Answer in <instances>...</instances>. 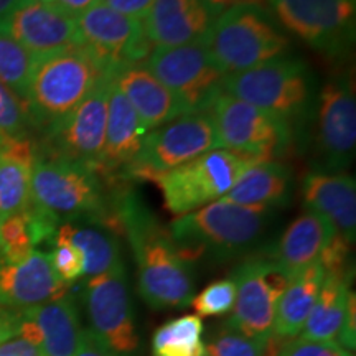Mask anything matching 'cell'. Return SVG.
<instances>
[{
  "mask_svg": "<svg viewBox=\"0 0 356 356\" xmlns=\"http://www.w3.org/2000/svg\"><path fill=\"white\" fill-rule=\"evenodd\" d=\"M111 84L113 78H102L76 108L48 126V157L68 160L97 173L104 149Z\"/></svg>",
  "mask_w": 356,
  "mask_h": 356,
  "instance_id": "cell-12",
  "label": "cell"
},
{
  "mask_svg": "<svg viewBox=\"0 0 356 356\" xmlns=\"http://www.w3.org/2000/svg\"><path fill=\"white\" fill-rule=\"evenodd\" d=\"M115 88L127 97L144 131H154L184 115L180 101L144 65H129L114 74Z\"/></svg>",
  "mask_w": 356,
  "mask_h": 356,
  "instance_id": "cell-23",
  "label": "cell"
},
{
  "mask_svg": "<svg viewBox=\"0 0 356 356\" xmlns=\"http://www.w3.org/2000/svg\"><path fill=\"white\" fill-rule=\"evenodd\" d=\"M208 2L211 3H216V6H221V7H231V6H236V3H243V2H249V0H208Z\"/></svg>",
  "mask_w": 356,
  "mask_h": 356,
  "instance_id": "cell-44",
  "label": "cell"
},
{
  "mask_svg": "<svg viewBox=\"0 0 356 356\" xmlns=\"http://www.w3.org/2000/svg\"><path fill=\"white\" fill-rule=\"evenodd\" d=\"M66 284L53 270L50 252L33 249L19 261L0 259V305L33 307L65 296Z\"/></svg>",
  "mask_w": 356,
  "mask_h": 356,
  "instance_id": "cell-21",
  "label": "cell"
},
{
  "mask_svg": "<svg viewBox=\"0 0 356 356\" xmlns=\"http://www.w3.org/2000/svg\"><path fill=\"white\" fill-rule=\"evenodd\" d=\"M267 208L241 207L218 200L178 216L170 225V238L188 262L203 252L233 257L252 246L266 226Z\"/></svg>",
  "mask_w": 356,
  "mask_h": 356,
  "instance_id": "cell-2",
  "label": "cell"
},
{
  "mask_svg": "<svg viewBox=\"0 0 356 356\" xmlns=\"http://www.w3.org/2000/svg\"><path fill=\"white\" fill-rule=\"evenodd\" d=\"M259 157L215 149L170 172L150 177L162 191L163 203L172 215L181 216L218 202L233 188L248 167Z\"/></svg>",
  "mask_w": 356,
  "mask_h": 356,
  "instance_id": "cell-6",
  "label": "cell"
},
{
  "mask_svg": "<svg viewBox=\"0 0 356 356\" xmlns=\"http://www.w3.org/2000/svg\"><path fill=\"white\" fill-rule=\"evenodd\" d=\"M3 32L20 43L37 61L83 47L76 19L58 3L24 0L7 20Z\"/></svg>",
  "mask_w": 356,
  "mask_h": 356,
  "instance_id": "cell-16",
  "label": "cell"
},
{
  "mask_svg": "<svg viewBox=\"0 0 356 356\" xmlns=\"http://www.w3.org/2000/svg\"><path fill=\"white\" fill-rule=\"evenodd\" d=\"M142 65L180 101L184 115L208 113L228 76L204 44L154 48Z\"/></svg>",
  "mask_w": 356,
  "mask_h": 356,
  "instance_id": "cell-8",
  "label": "cell"
},
{
  "mask_svg": "<svg viewBox=\"0 0 356 356\" xmlns=\"http://www.w3.org/2000/svg\"><path fill=\"white\" fill-rule=\"evenodd\" d=\"M22 2H24V0H0V30H3L7 20L10 19V15L17 10V7H19Z\"/></svg>",
  "mask_w": 356,
  "mask_h": 356,
  "instance_id": "cell-43",
  "label": "cell"
},
{
  "mask_svg": "<svg viewBox=\"0 0 356 356\" xmlns=\"http://www.w3.org/2000/svg\"><path fill=\"white\" fill-rule=\"evenodd\" d=\"M215 149H220V142L210 111L185 114L147 134L139 155L127 170L134 177L150 180Z\"/></svg>",
  "mask_w": 356,
  "mask_h": 356,
  "instance_id": "cell-9",
  "label": "cell"
},
{
  "mask_svg": "<svg viewBox=\"0 0 356 356\" xmlns=\"http://www.w3.org/2000/svg\"><path fill=\"white\" fill-rule=\"evenodd\" d=\"M204 47L226 74H233L282 56L289 38L269 10L243 2L221 12Z\"/></svg>",
  "mask_w": 356,
  "mask_h": 356,
  "instance_id": "cell-3",
  "label": "cell"
},
{
  "mask_svg": "<svg viewBox=\"0 0 356 356\" xmlns=\"http://www.w3.org/2000/svg\"><path fill=\"white\" fill-rule=\"evenodd\" d=\"M13 337H19V312L0 307V345Z\"/></svg>",
  "mask_w": 356,
  "mask_h": 356,
  "instance_id": "cell-41",
  "label": "cell"
},
{
  "mask_svg": "<svg viewBox=\"0 0 356 356\" xmlns=\"http://www.w3.org/2000/svg\"><path fill=\"white\" fill-rule=\"evenodd\" d=\"M30 204L38 211L60 218L88 216L101 225L113 222L108 215L97 173L68 160L37 155L30 178Z\"/></svg>",
  "mask_w": 356,
  "mask_h": 356,
  "instance_id": "cell-5",
  "label": "cell"
},
{
  "mask_svg": "<svg viewBox=\"0 0 356 356\" xmlns=\"http://www.w3.org/2000/svg\"><path fill=\"white\" fill-rule=\"evenodd\" d=\"M291 184L292 177L286 165L275 160H261L248 167L221 200L241 207L269 208L286 202Z\"/></svg>",
  "mask_w": 356,
  "mask_h": 356,
  "instance_id": "cell-28",
  "label": "cell"
},
{
  "mask_svg": "<svg viewBox=\"0 0 356 356\" xmlns=\"http://www.w3.org/2000/svg\"><path fill=\"white\" fill-rule=\"evenodd\" d=\"M302 340L332 341L355 350V296L350 291L348 270L325 273V280L309 318L299 333Z\"/></svg>",
  "mask_w": 356,
  "mask_h": 356,
  "instance_id": "cell-19",
  "label": "cell"
},
{
  "mask_svg": "<svg viewBox=\"0 0 356 356\" xmlns=\"http://www.w3.org/2000/svg\"><path fill=\"white\" fill-rule=\"evenodd\" d=\"M50 261L53 270L65 284L74 282L84 275L83 254L66 239L55 238V248L50 252Z\"/></svg>",
  "mask_w": 356,
  "mask_h": 356,
  "instance_id": "cell-36",
  "label": "cell"
},
{
  "mask_svg": "<svg viewBox=\"0 0 356 356\" xmlns=\"http://www.w3.org/2000/svg\"><path fill=\"white\" fill-rule=\"evenodd\" d=\"M58 221L30 204L25 211L0 221V259L19 261L38 243L55 236Z\"/></svg>",
  "mask_w": 356,
  "mask_h": 356,
  "instance_id": "cell-29",
  "label": "cell"
},
{
  "mask_svg": "<svg viewBox=\"0 0 356 356\" xmlns=\"http://www.w3.org/2000/svg\"><path fill=\"white\" fill-rule=\"evenodd\" d=\"M236 300V284L233 277L221 279L204 287L191 300V307L197 312V317H221L231 314Z\"/></svg>",
  "mask_w": 356,
  "mask_h": 356,
  "instance_id": "cell-35",
  "label": "cell"
},
{
  "mask_svg": "<svg viewBox=\"0 0 356 356\" xmlns=\"http://www.w3.org/2000/svg\"><path fill=\"white\" fill-rule=\"evenodd\" d=\"M236 300L225 325L257 340H273L277 302L287 287V274L273 257H252L233 273Z\"/></svg>",
  "mask_w": 356,
  "mask_h": 356,
  "instance_id": "cell-10",
  "label": "cell"
},
{
  "mask_svg": "<svg viewBox=\"0 0 356 356\" xmlns=\"http://www.w3.org/2000/svg\"><path fill=\"white\" fill-rule=\"evenodd\" d=\"M7 140H8V137H6L2 132H0V149H2V147L6 145Z\"/></svg>",
  "mask_w": 356,
  "mask_h": 356,
  "instance_id": "cell-45",
  "label": "cell"
},
{
  "mask_svg": "<svg viewBox=\"0 0 356 356\" xmlns=\"http://www.w3.org/2000/svg\"><path fill=\"white\" fill-rule=\"evenodd\" d=\"M96 2L97 0H56L58 6L63 8L65 12H68L71 17H74V19Z\"/></svg>",
  "mask_w": 356,
  "mask_h": 356,
  "instance_id": "cell-42",
  "label": "cell"
},
{
  "mask_svg": "<svg viewBox=\"0 0 356 356\" xmlns=\"http://www.w3.org/2000/svg\"><path fill=\"white\" fill-rule=\"evenodd\" d=\"M203 322L197 315L163 323L152 340L154 356H203Z\"/></svg>",
  "mask_w": 356,
  "mask_h": 356,
  "instance_id": "cell-31",
  "label": "cell"
},
{
  "mask_svg": "<svg viewBox=\"0 0 356 356\" xmlns=\"http://www.w3.org/2000/svg\"><path fill=\"white\" fill-rule=\"evenodd\" d=\"M35 157L37 154L29 139H8L0 149V221L30 207Z\"/></svg>",
  "mask_w": 356,
  "mask_h": 356,
  "instance_id": "cell-27",
  "label": "cell"
},
{
  "mask_svg": "<svg viewBox=\"0 0 356 356\" xmlns=\"http://www.w3.org/2000/svg\"><path fill=\"white\" fill-rule=\"evenodd\" d=\"M144 129L127 97L113 81L109 91L106 139L97 172L111 173L118 168H129L139 155L144 140Z\"/></svg>",
  "mask_w": 356,
  "mask_h": 356,
  "instance_id": "cell-25",
  "label": "cell"
},
{
  "mask_svg": "<svg viewBox=\"0 0 356 356\" xmlns=\"http://www.w3.org/2000/svg\"><path fill=\"white\" fill-rule=\"evenodd\" d=\"M37 2H47V3H56V0H37Z\"/></svg>",
  "mask_w": 356,
  "mask_h": 356,
  "instance_id": "cell-46",
  "label": "cell"
},
{
  "mask_svg": "<svg viewBox=\"0 0 356 356\" xmlns=\"http://www.w3.org/2000/svg\"><path fill=\"white\" fill-rule=\"evenodd\" d=\"M106 76L83 47L38 60L25 101L32 122L50 126L65 118Z\"/></svg>",
  "mask_w": 356,
  "mask_h": 356,
  "instance_id": "cell-4",
  "label": "cell"
},
{
  "mask_svg": "<svg viewBox=\"0 0 356 356\" xmlns=\"http://www.w3.org/2000/svg\"><path fill=\"white\" fill-rule=\"evenodd\" d=\"M323 280L325 269L320 262H315L289 280L275 309L273 338L291 340L299 337L317 302Z\"/></svg>",
  "mask_w": 356,
  "mask_h": 356,
  "instance_id": "cell-26",
  "label": "cell"
},
{
  "mask_svg": "<svg viewBox=\"0 0 356 356\" xmlns=\"http://www.w3.org/2000/svg\"><path fill=\"white\" fill-rule=\"evenodd\" d=\"M35 65L37 60L10 35L0 30V83L24 101H26Z\"/></svg>",
  "mask_w": 356,
  "mask_h": 356,
  "instance_id": "cell-32",
  "label": "cell"
},
{
  "mask_svg": "<svg viewBox=\"0 0 356 356\" xmlns=\"http://www.w3.org/2000/svg\"><path fill=\"white\" fill-rule=\"evenodd\" d=\"M307 210L323 216L348 244L356 238V185L345 173L312 172L302 185Z\"/></svg>",
  "mask_w": 356,
  "mask_h": 356,
  "instance_id": "cell-22",
  "label": "cell"
},
{
  "mask_svg": "<svg viewBox=\"0 0 356 356\" xmlns=\"http://www.w3.org/2000/svg\"><path fill=\"white\" fill-rule=\"evenodd\" d=\"M275 356H353V353L332 341L302 340L296 337L287 340Z\"/></svg>",
  "mask_w": 356,
  "mask_h": 356,
  "instance_id": "cell-37",
  "label": "cell"
},
{
  "mask_svg": "<svg viewBox=\"0 0 356 356\" xmlns=\"http://www.w3.org/2000/svg\"><path fill=\"white\" fill-rule=\"evenodd\" d=\"M74 356H115L91 330H83Z\"/></svg>",
  "mask_w": 356,
  "mask_h": 356,
  "instance_id": "cell-40",
  "label": "cell"
},
{
  "mask_svg": "<svg viewBox=\"0 0 356 356\" xmlns=\"http://www.w3.org/2000/svg\"><path fill=\"white\" fill-rule=\"evenodd\" d=\"M337 231L315 211L307 210L284 231L274 249L273 259L289 279L320 261Z\"/></svg>",
  "mask_w": 356,
  "mask_h": 356,
  "instance_id": "cell-24",
  "label": "cell"
},
{
  "mask_svg": "<svg viewBox=\"0 0 356 356\" xmlns=\"http://www.w3.org/2000/svg\"><path fill=\"white\" fill-rule=\"evenodd\" d=\"M210 114L220 149L269 160L291 140L287 122L226 92L213 102Z\"/></svg>",
  "mask_w": 356,
  "mask_h": 356,
  "instance_id": "cell-13",
  "label": "cell"
},
{
  "mask_svg": "<svg viewBox=\"0 0 356 356\" xmlns=\"http://www.w3.org/2000/svg\"><path fill=\"white\" fill-rule=\"evenodd\" d=\"M88 317L95 337L115 356H131L139 346L129 296L126 267L89 277L84 292Z\"/></svg>",
  "mask_w": 356,
  "mask_h": 356,
  "instance_id": "cell-15",
  "label": "cell"
},
{
  "mask_svg": "<svg viewBox=\"0 0 356 356\" xmlns=\"http://www.w3.org/2000/svg\"><path fill=\"white\" fill-rule=\"evenodd\" d=\"M81 333L76 305L66 293L19 312V337L38 345L48 356H74Z\"/></svg>",
  "mask_w": 356,
  "mask_h": 356,
  "instance_id": "cell-20",
  "label": "cell"
},
{
  "mask_svg": "<svg viewBox=\"0 0 356 356\" xmlns=\"http://www.w3.org/2000/svg\"><path fill=\"white\" fill-rule=\"evenodd\" d=\"M76 26L84 50L113 78L126 66L139 65L152 51L140 20L122 15L99 2L79 13Z\"/></svg>",
  "mask_w": 356,
  "mask_h": 356,
  "instance_id": "cell-11",
  "label": "cell"
},
{
  "mask_svg": "<svg viewBox=\"0 0 356 356\" xmlns=\"http://www.w3.org/2000/svg\"><path fill=\"white\" fill-rule=\"evenodd\" d=\"M273 340L246 337L225 325L204 345L203 356H267Z\"/></svg>",
  "mask_w": 356,
  "mask_h": 356,
  "instance_id": "cell-33",
  "label": "cell"
},
{
  "mask_svg": "<svg viewBox=\"0 0 356 356\" xmlns=\"http://www.w3.org/2000/svg\"><path fill=\"white\" fill-rule=\"evenodd\" d=\"M318 144L330 170H343L353 160L356 99L348 79H332L320 92Z\"/></svg>",
  "mask_w": 356,
  "mask_h": 356,
  "instance_id": "cell-18",
  "label": "cell"
},
{
  "mask_svg": "<svg viewBox=\"0 0 356 356\" xmlns=\"http://www.w3.org/2000/svg\"><path fill=\"white\" fill-rule=\"evenodd\" d=\"M32 124L26 102L0 83V132L8 139H26Z\"/></svg>",
  "mask_w": 356,
  "mask_h": 356,
  "instance_id": "cell-34",
  "label": "cell"
},
{
  "mask_svg": "<svg viewBox=\"0 0 356 356\" xmlns=\"http://www.w3.org/2000/svg\"><path fill=\"white\" fill-rule=\"evenodd\" d=\"M222 10L208 0H155L140 20L142 30L155 48L204 44Z\"/></svg>",
  "mask_w": 356,
  "mask_h": 356,
  "instance_id": "cell-17",
  "label": "cell"
},
{
  "mask_svg": "<svg viewBox=\"0 0 356 356\" xmlns=\"http://www.w3.org/2000/svg\"><path fill=\"white\" fill-rule=\"evenodd\" d=\"M97 2L131 19L142 20L155 0H97Z\"/></svg>",
  "mask_w": 356,
  "mask_h": 356,
  "instance_id": "cell-38",
  "label": "cell"
},
{
  "mask_svg": "<svg viewBox=\"0 0 356 356\" xmlns=\"http://www.w3.org/2000/svg\"><path fill=\"white\" fill-rule=\"evenodd\" d=\"M115 229L126 233L137 264L139 292L152 309H184L193 300L190 267L170 234L136 195L127 193L113 211Z\"/></svg>",
  "mask_w": 356,
  "mask_h": 356,
  "instance_id": "cell-1",
  "label": "cell"
},
{
  "mask_svg": "<svg viewBox=\"0 0 356 356\" xmlns=\"http://www.w3.org/2000/svg\"><path fill=\"white\" fill-rule=\"evenodd\" d=\"M222 92L289 124L309 108L312 74L304 61L277 56L251 70L228 74Z\"/></svg>",
  "mask_w": 356,
  "mask_h": 356,
  "instance_id": "cell-7",
  "label": "cell"
},
{
  "mask_svg": "<svg viewBox=\"0 0 356 356\" xmlns=\"http://www.w3.org/2000/svg\"><path fill=\"white\" fill-rule=\"evenodd\" d=\"M279 24L315 50L337 55L355 33L356 0H267Z\"/></svg>",
  "mask_w": 356,
  "mask_h": 356,
  "instance_id": "cell-14",
  "label": "cell"
},
{
  "mask_svg": "<svg viewBox=\"0 0 356 356\" xmlns=\"http://www.w3.org/2000/svg\"><path fill=\"white\" fill-rule=\"evenodd\" d=\"M55 238L66 239L79 249L84 261V275H89V277L124 266L118 239L108 231L88 228V226L79 228V226L66 222L56 229Z\"/></svg>",
  "mask_w": 356,
  "mask_h": 356,
  "instance_id": "cell-30",
  "label": "cell"
},
{
  "mask_svg": "<svg viewBox=\"0 0 356 356\" xmlns=\"http://www.w3.org/2000/svg\"><path fill=\"white\" fill-rule=\"evenodd\" d=\"M0 356H48L38 345L22 337H13L0 345Z\"/></svg>",
  "mask_w": 356,
  "mask_h": 356,
  "instance_id": "cell-39",
  "label": "cell"
}]
</instances>
